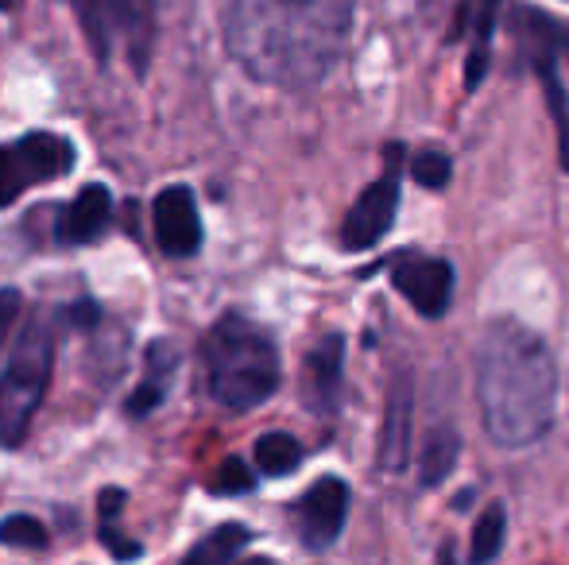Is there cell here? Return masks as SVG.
<instances>
[{
    "mask_svg": "<svg viewBox=\"0 0 569 565\" xmlns=\"http://www.w3.org/2000/svg\"><path fill=\"white\" fill-rule=\"evenodd\" d=\"M457 453H461V442H457V434H453L450 426L430 430L427 445H422V484H427V488L442 484L446 476L453 473Z\"/></svg>",
    "mask_w": 569,
    "mask_h": 565,
    "instance_id": "18",
    "label": "cell"
},
{
    "mask_svg": "<svg viewBox=\"0 0 569 565\" xmlns=\"http://www.w3.org/2000/svg\"><path fill=\"white\" fill-rule=\"evenodd\" d=\"M20 306H23V294L16 286H0V345H4L12 322L20 317Z\"/></svg>",
    "mask_w": 569,
    "mask_h": 565,
    "instance_id": "26",
    "label": "cell"
},
{
    "mask_svg": "<svg viewBox=\"0 0 569 565\" xmlns=\"http://www.w3.org/2000/svg\"><path fill=\"white\" fill-rule=\"evenodd\" d=\"M109 221H113V194H109V186H101V182H90V186L78 190V198L67 205V213H62L59 241L90 244L106 233Z\"/></svg>",
    "mask_w": 569,
    "mask_h": 565,
    "instance_id": "14",
    "label": "cell"
},
{
    "mask_svg": "<svg viewBox=\"0 0 569 565\" xmlns=\"http://www.w3.org/2000/svg\"><path fill=\"white\" fill-rule=\"evenodd\" d=\"M174 364H179V356H174L171 345H159L156 341V345L148 349V376L128 395V415L148 418L151 411H159V403H163V395H167V384H171V376H174Z\"/></svg>",
    "mask_w": 569,
    "mask_h": 565,
    "instance_id": "16",
    "label": "cell"
},
{
    "mask_svg": "<svg viewBox=\"0 0 569 565\" xmlns=\"http://www.w3.org/2000/svg\"><path fill=\"white\" fill-rule=\"evenodd\" d=\"M302 465V445L291 434H263L256 442V468L263 476H287Z\"/></svg>",
    "mask_w": 569,
    "mask_h": 565,
    "instance_id": "19",
    "label": "cell"
},
{
    "mask_svg": "<svg viewBox=\"0 0 569 565\" xmlns=\"http://www.w3.org/2000/svg\"><path fill=\"white\" fill-rule=\"evenodd\" d=\"M62 322H67L70 330H93V325L101 322V306L93 299L70 302V306L62 310Z\"/></svg>",
    "mask_w": 569,
    "mask_h": 565,
    "instance_id": "25",
    "label": "cell"
},
{
    "mask_svg": "<svg viewBox=\"0 0 569 565\" xmlns=\"http://www.w3.org/2000/svg\"><path fill=\"white\" fill-rule=\"evenodd\" d=\"M341 337H322L302 369V400L315 415H333L341 400Z\"/></svg>",
    "mask_w": 569,
    "mask_h": 565,
    "instance_id": "13",
    "label": "cell"
},
{
    "mask_svg": "<svg viewBox=\"0 0 569 565\" xmlns=\"http://www.w3.org/2000/svg\"><path fill=\"white\" fill-rule=\"evenodd\" d=\"M503 527H508V512H503V504H488L485 515L477 519V535H472V562H488V558L500 554Z\"/></svg>",
    "mask_w": 569,
    "mask_h": 565,
    "instance_id": "20",
    "label": "cell"
},
{
    "mask_svg": "<svg viewBox=\"0 0 569 565\" xmlns=\"http://www.w3.org/2000/svg\"><path fill=\"white\" fill-rule=\"evenodd\" d=\"M151 229H156V244L167 256L174 260L194 256L202 249V218H198L194 190L190 186L159 190L156 205H151Z\"/></svg>",
    "mask_w": 569,
    "mask_h": 565,
    "instance_id": "11",
    "label": "cell"
},
{
    "mask_svg": "<svg viewBox=\"0 0 569 565\" xmlns=\"http://www.w3.org/2000/svg\"><path fill=\"white\" fill-rule=\"evenodd\" d=\"M51 364L54 330L47 317H36L20 333L4 372H0V445L4 450H16L28 437L31 418H36L39 403H43L47 384H51Z\"/></svg>",
    "mask_w": 569,
    "mask_h": 565,
    "instance_id": "4",
    "label": "cell"
},
{
    "mask_svg": "<svg viewBox=\"0 0 569 565\" xmlns=\"http://www.w3.org/2000/svg\"><path fill=\"white\" fill-rule=\"evenodd\" d=\"M0 546H12V551H43L47 531L31 515H8L0 519Z\"/></svg>",
    "mask_w": 569,
    "mask_h": 565,
    "instance_id": "21",
    "label": "cell"
},
{
    "mask_svg": "<svg viewBox=\"0 0 569 565\" xmlns=\"http://www.w3.org/2000/svg\"><path fill=\"white\" fill-rule=\"evenodd\" d=\"M352 0H226L229 54L256 82L307 90L341 59Z\"/></svg>",
    "mask_w": 569,
    "mask_h": 565,
    "instance_id": "1",
    "label": "cell"
},
{
    "mask_svg": "<svg viewBox=\"0 0 569 565\" xmlns=\"http://www.w3.org/2000/svg\"><path fill=\"white\" fill-rule=\"evenodd\" d=\"M70 167H74V148L59 132L36 129L12 143H0V210L36 182H54L70 174Z\"/></svg>",
    "mask_w": 569,
    "mask_h": 565,
    "instance_id": "6",
    "label": "cell"
},
{
    "mask_svg": "<svg viewBox=\"0 0 569 565\" xmlns=\"http://www.w3.org/2000/svg\"><path fill=\"white\" fill-rule=\"evenodd\" d=\"M415 179L430 190H442L446 182H450V159L438 155V151H422V155L415 159Z\"/></svg>",
    "mask_w": 569,
    "mask_h": 565,
    "instance_id": "23",
    "label": "cell"
},
{
    "mask_svg": "<svg viewBox=\"0 0 569 565\" xmlns=\"http://www.w3.org/2000/svg\"><path fill=\"white\" fill-rule=\"evenodd\" d=\"M210 395L229 411H252L279 387V353L268 330L240 314H226L206 337Z\"/></svg>",
    "mask_w": 569,
    "mask_h": 565,
    "instance_id": "3",
    "label": "cell"
},
{
    "mask_svg": "<svg viewBox=\"0 0 569 565\" xmlns=\"http://www.w3.org/2000/svg\"><path fill=\"white\" fill-rule=\"evenodd\" d=\"M411 380L399 376L388 392V415H383L380 434V465L388 473H399L407 465V450H411Z\"/></svg>",
    "mask_w": 569,
    "mask_h": 565,
    "instance_id": "15",
    "label": "cell"
},
{
    "mask_svg": "<svg viewBox=\"0 0 569 565\" xmlns=\"http://www.w3.org/2000/svg\"><path fill=\"white\" fill-rule=\"evenodd\" d=\"M256 484V476L248 473V465L240 457H229V461H221V468H218V476H213V484L210 488L213 492H221V496H240V492H248Z\"/></svg>",
    "mask_w": 569,
    "mask_h": 565,
    "instance_id": "22",
    "label": "cell"
},
{
    "mask_svg": "<svg viewBox=\"0 0 569 565\" xmlns=\"http://www.w3.org/2000/svg\"><path fill=\"white\" fill-rule=\"evenodd\" d=\"M252 543V531L240 527V523H226V527L210 531L198 546L187 551V565H221L232 562L244 546Z\"/></svg>",
    "mask_w": 569,
    "mask_h": 565,
    "instance_id": "17",
    "label": "cell"
},
{
    "mask_svg": "<svg viewBox=\"0 0 569 565\" xmlns=\"http://www.w3.org/2000/svg\"><path fill=\"white\" fill-rule=\"evenodd\" d=\"M98 62L124 59L136 74H148L156 51V0H70Z\"/></svg>",
    "mask_w": 569,
    "mask_h": 565,
    "instance_id": "5",
    "label": "cell"
},
{
    "mask_svg": "<svg viewBox=\"0 0 569 565\" xmlns=\"http://www.w3.org/2000/svg\"><path fill=\"white\" fill-rule=\"evenodd\" d=\"M101 543L109 546V554L113 558H120V562H128V558H140V546L136 543H128L124 535H120V527H117V519H101Z\"/></svg>",
    "mask_w": 569,
    "mask_h": 565,
    "instance_id": "24",
    "label": "cell"
},
{
    "mask_svg": "<svg viewBox=\"0 0 569 565\" xmlns=\"http://www.w3.org/2000/svg\"><path fill=\"white\" fill-rule=\"evenodd\" d=\"M477 395L485 430L500 450H527L555 426L558 364L547 341L516 317L485 330L477 349Z\"/></svg>",
    "mask_w": 569,
    "mask_h": 565,
    "instance_id": "2",
    "label": "cell"
},
{
    "mask_svg": "<svg viewBox=\"0 0 569 565\" xmlns=\"http://www.w3.org/2000/svg\"><path fill=\"white\" fill-rule=\"evenodd\" d=\"M396 291L419 310L422 317H442L453 299V268L438 256H419V252H399L388 264Z\"/></svg>",
    "mask_w": 569,
    "mask_h": 565,
    "instance_id": "9",
    "label": "cell"
},
{
    "mask_svg": "<svg viewBox=\"0 0 569 565\" xmlns=\"http://www.w3.org/2000/svg\"><path fill=\"white\" fill-rule=\"evenodd\" d=\"M511 31L523 39L527 59L539 70L542 85H547L550 109H555L558 121V140H562V163L569 171V109H566V90L558 85V59L569 51V31L562 23H555L550 16L535 12V8H519L516 20H511Z\"/></svg>",
    "mask_w": 569,
    "mask_h": 565,
    "instance_id": "7",
    "label": "cell"
},
{
    "mask_svg": "<svg viewBox=\"0 0 569 565\" xmlns=\"http://www.w3.org/2000/svg\"><path fill=\"white\" fill-rule=\"evenodd\" d=\"M291 515L307 551H330L345 527V515H349V484L338 476H322L302 492Z\"/></svg>",
    "mask_w": 569,
    "mask_h": 565,
    "instance_id": "8",
    "label": "cell"
},
{
    "mask_svg": "<svg viewBox=\"0 0 569 565\" xmlns=\"http://www.w3.org/2000/svg\"><path fill=\"white\" fill-rule=\"evenodd\" d=\"M503 0H457V12H453V28L450 39L453 43H469V90L480 82V74L488 70V43H492V28H496V16H500Z\"/></svg>",
    "mask_w": 569,
    "mask_h": 565,
    "instance_id": "12",
    "label": "cell"
},
{
    "mask_svg": "<svg viewBox=\"0 0 569 565\" xmlns=\"http://www.w3.org/2000/svg\"><path fill=\"white\" fill-rule=\"evenodd\" d=\"M124 492H120V488H106V492H101V496H98V507H101V519H117V515H120V507H124Z\"/></svg>",
    "mask_w": 569,
    "mask_h": 565,
    "instance_id": "27",
    "label": "cell"
},
{
    "mask_svg": "<svg viewBox=\"0 0 569 565\" xmlns=\"http://www.w3.org/2000/svg\"><path fill=\"white\" fill-rule=\"evenodd\" d=\"M399 210V167L391 163L365 194L352 202V210L345 213V225H341V244L349 252H365L380 241L383 233L391 229Z\"/></svg>",
    "mask_w": 569,
    "mask_h": 565,
    "instance_id": "10",
    "label": "cell"
}]
</instances>
